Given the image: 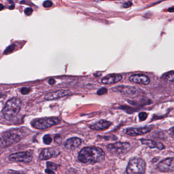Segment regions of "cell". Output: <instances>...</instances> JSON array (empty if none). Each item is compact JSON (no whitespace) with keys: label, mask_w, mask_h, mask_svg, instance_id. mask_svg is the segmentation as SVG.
<instances>
[{"label":"cell","mask_w":174,"mask_h":174,"mask_svg":"<svg viewBox=\"0 0 174 174\" xmlns=\"http://www.w3.org/2000/svg\"><path fill=\"white\" fill-rule=\"evenodd\" d=\"M105 152L101 148L95 146L85 147L80 151L78 159L82 163L93 165L103 161L105 159Z\"/></svg>","instance_id":"1"},{"label":"cell","mask_w":174,"mask_h":174,"mask_svg":"<svg viewBox=\"0 0 174 174\" xmlns=\"http://www.w3.org/2000/svg\"><path fill=\"white\" fill-rule=\"evenodd\" d=\"M26 133L24 130L20 128L13 129L5 132L1 135V147L6 148L17 143L25 137Z\"/></svg>","instance_id":"2"},{"label":"cell","mask_w":174,"mask_h":174,"mask_svg":"<svg viewBox=\"0 0 174 174\" xmlns=\"http://www.w3.org/2000/svg\"><path fill=\"white\" fill-rule=\"evenodd\" d=\"M22 101L18 98H13L5 104L2 111V117L7 120H11L17 117L20 111Z\"/></svg>","instance_id":"3"},{"label":"cell","mask_w":174,"mask_h":174,"mask_svg":"<svg viewBox=\"0 0 174 174\" xmlns=\"http://www.w3.org/2000/svg\"><path fill=\"white\" fill-rule=\"evenodd\" d=\"M146 164L144 160L140 158H133L130 160L127 167V174H144Z\"/></svg>","instance_id":"4"},{"label":"cell","mask_w":174,"mask_h":174,"mask_svg":"<svg viewBox=\"0 0 174 174\" xmlns=\"http://www.w3.org/2000/svg\"><path fill=\"white\" fill-rule=\"evenodd\" d=\"M59 119L56 117H49L37 119L32 122L33 127L37 129H46L60 123Z\"/></svg>","instance_id":"5"},{"label":"cell","mask_w":174,"mask_h":174,"mask_svg":"<svg viewBox=\"0 0 174 174\" xmlns=\"http://www.w3.org/2000/svg\"><path fill=\"white\" fill-rule=\"evenodd\" d=\"M130 148V144L127 142H117L110 143L106 146L107 149L110 153L117 155L126 153Z\"/></svg>","instance_id":"6"},{"label":"cell","mask_w":174,"mask_h":174,"mask_svg":"<svg viewBox=\"0 0 174 174\" xmlns=\"http://www.w3.org/2000/svg\"><path fill=\"white\" fill-rule=\"evenodd\" d=\"M9 159L13 161L29 163L32 160L33 155L30 152L25 151L11 154L9 156Z\"/></svg>","instance_id":"7"},{"label":"cell","mask_w":174,"mask_h":174,"mask_svg":"<svg viewBox=\"0 0 174 174\" xmlns=\"http://www.w3.org/2000/svg\"><path fill=\"white\" fill-rule=\"evenodd\" d=\"M159 171L162 172H166L174 171V158H168L162 160L157 165Z\"/></svg>","instance_id":"8"},{"label":"cell","mask_w":174,"mask_h":174,"mask_svg":"<svg viewBox=\"0 0 174 174\" xmlns=\"http://www.w3.org/2000/svg\"><path fill=\"white\" fill-rule=\"evenodd\" d=\"M60 154L58 150L54 148H46L43 150L39 156V160H46L52 157H56Z\"/></svg>","instance_id":"9"},{"label":"cell","mask_w":174,"mask_h":174,"mask_svg":"<svg viewBox=\"0 0 174 174\" xmlns=\"http://www.w3.org/2000/svg\"><path fill=\"white\" fill-rule=\"evenodd\" d=\"M113 91L120 93L127 96H136L138 93L137 88L134 87L120 86L113 88Z\"/></svg>","instance_id":"10"},{"label":"cell","mask_w":174,"mask_h":174,"mask_svg":"<svg viewBox=\"0 0 174 174\" xmlns=\"http://www.w3.org/2000/svg\"><path fill=\"white\" fill-rule=\"evenodd\" d=\"M151 129L149 127H143L138 128H132L127 129L126 133L130 136H136L142 134H146L151 131Z\"/></svg>","instance_id":"11"},{"label":"cell","mask_w":174,"mask_h":174,"mask_svg":"<svg viewBox=\"0 0 174 174\" xmlns=\"http://www.w3.org/2000/svg\"><path fill=\"white\" fill-rule=\"evenodd\" d=\"M129 81L132 83L139 84L148 85L150 83V80L147 76L143 74H134L129 77Z\"/></svg>","instance_id":"12"},{"label":"cell","mask_w":174,"mask_h":174,"mask_svg":"<svg viewBox=\"0 0 174 174\" xmlns=\"http://www.w3.org/2000/svg\"><path fill=\"white\" fill-rule=\"evenodd\" d=\"M71 92L68 90H59L57 91H53L48 93L45 96V100L50 101L59 99L60 98L63 97L69 94Z\"/></svg>","instance_id":"13"},{"label":"cell","mask_w":174,"mask_h":174,"mask_svg":"<svg viewBox=\"0 0 174 174\" xmlns=\"http://www.w3.org/2000/svg\"><path fill=\"white\" fill-rule=\"evenodd\" d=\"M122 78V76L120 74H110L102 79L101 81L104 84H111L119 82Z\"/></svg>","instance_id":"14"},{"label":"cell","mask_w":174,"mask_h":174,"mask_svg":"<svg viewBox=\"0 0 174 174\" xmlns=\"http://www.w3.org/2000/svg\"><path fill=\"white\" fill-rule=\"evenodd\" d=\"M81 139L77 137H72L67 140L65 144V147L66 149H75L80 146L81 144Z\"/></svg>","instance_id":"15"},{"label":"cell","mask_w":174,"mask_h":174,"mask_svg":"<svg viewBox=\"0 0 174 174\" xmlns=\"http://www.w3.org/2000/svg\"><path fill=\"white\" fill-rule=\"evenodd\" d=\"M140 140L142 144L146 145L151 149L157 148L159 150H162L165 148V146L161 143L156 142L154 140H151V139H141Z\"/></svg>","instance_id":"16"},{"label":"cell","mask_w":174,"mask_h":174,"mask_svg":"<svg viewBox=\"0 0 174 174\" xmlns=\"http://www.w3.org/2000/svg\"><path fill=\"white\" fill-rule=\"evenodd\" d=\"M111 124L112 123L109 121L102 120L90 126V128H91V129L95 130H101L109 128Z\"/></svg>","instance_id":"17"},{"label":"cell","mask_w":174,"mask_h":174,"mask_svg":"<svg viewBox=\"0 0 174 174\" xmlns=\"http://www.w3.org/2000/svg\"><path fill=\"white\" fill-rule=\"evenodd\" d=\"M163 78L167 81L174 83V72H169L163 75Z\"/></svg>","instance_id":"18"},{"label":"cell","mask_w":174,"mask_h":174,"mask_svg":"<svg viewBox=\"0 0 174 174\" xmlns=\"http://www.w3.org/2000/svg\"><path fill=\"white\" fill-rule=\"evenodd\" d=\"M43 141L46 145H50L52 142V139L49 135H46L43 136Z\"/></svg>","instance_id":"19"},{"label":"cell","mask_w":174,"mask_h":174,"mask_svg":"<svg viewBox=\"0 0 174 174\" xmlns=\"http://www.w3.org/2000/svg\"><path fill=\"white\" fill-rule=\"evenodd\" d=\"M46 166L49 169H51V170H55L57 169V165H56L55 163L52 162H46Z\"/></svg>","instance_id":"20"},{"label":"cell","mask_w":174,"mask_h":174,"mask_svg":"<svg viewBox=\"0 0 174 174\" xmlns=\"http://www.w3.org/2000/svg\"><path fill=\"white\" fill-rule=\"evenodd\" d=\"M15 47H16V46H15L14 45H10V46H8V48H7L5 50V51L4 52V54H10V53L14 51V50L15 49Z\"/></svg>","instance_id":"21"},{"label":"cell","mask_w":174,"mask_h":174,"mask_svg":"<svg viewBox=\"0 0 174 174\" xmlns=\"http://www.w3.org/2000/svg\"><path fill=\"white\" fill-rule=\"evenodd\" d=\"M139 117L140 121H144L148 117V114L145 112H142L139 113Z\"/></svg>","instance_id":"22"},{"label":"cell","mask_w":174,"mask_h":174,"mask_svg":"<svg viewBox=\"0 0 174 174\" xmlns=\"http://www.w3.org/2000/svg\"><path fill=\"white\" fill-rule=\"evenodd\" d=\"M30 91H31V90L30 88H27V87H23L20 90V92L22 93V94H23V95L29 94Z\"/></svg>","instance_id":"23"},{"label":"cell","mask_w":174,"mask_h":174,"mask_svg":"<svg viewBox=\"0 0 174 174\" xmlns=\"http://www.w3.org/2000/svg\"><path fill=\"white\" fill-rule=\"evenodd\" d=\"M107 93V89L103 87V88H101L100 90H98L97 91V94L99 96H101L103 94H105Z\"/></svg>","instance_id":"24"},{"label":"cell","mask_w":174,"mask_h":174,"mask_svg":"<svg viewBox=\"0 0 174 174\" xmlns=\"http://www.w3.org/2000/svg\"><path fill=\"white\" fill-rule=\"evenodd\" d=\"M52 5L53 3L50 1H46L43 3V6L45 8H50Z\"/></svg>","instance_id":"25"},{"label":"cell","mask_w":174,"mask_h":174,"mask_svg":"<svg viewBox=\"0 0 174 174\" xmlns=\"http://www.w3.org/2000/svg\"><path fill=\"white\" fill-rule=\"evenodd\" d=\"M24 12H25V14H26V16H30L33 12L32 8H30V7L26 8L25 9V10H24Z\"/></svg>","instance_id":"26"},{"label":"cell","mask_w":174,"mask_h":174,"mask_svg":"<svg viewBox=\"0 0 174 174\" xmlns=\"http://www.w3.org/2000/svg\"><path fill=\"white\" fill-rule=\"evenodd\" d=\"M54 140H55V142L56 143H60L61 142L62 139L60 135H56L55 136Z\"/></svg>","instance_id":"27"},{"label":"cell","mask_w":174,"mask_h":174,"mask_svg":"<svg viewBox=\"0 0 174 174\" xmlns=\"http://www.w3.org/2000/svg\"><path fill=\"white\" fill-rule=\"evenodd\" d=\"M45 172L47 174H55L53 170L49 169V168L46 169V170H45Z\"/></svg>","instance_id":"28"},{"label":"cell","mask_w":174,"mask_h":174,"mask_svg":"<svg viewBox=\"0 0 174 174\" xmlns=\"http://www.w3.org/2000/svg\"><path fill=\"white\" fill-rule=\"evenodd\" d=\"M132 5V3L131 2H128L124 5V7L125 8H129L130 7H131Z\"/></svg>","instance_id":"29"},{"label":"cell","mask_w":174,"mask_h":174,"mask_svg":"<svg viewBox=\"0 0 174 174\" xmlns=\"http://www.w3.org/2000/svg\"><path fill=\"white\" fill-rule=\"evenodd\" d=\"M55 82V81L54 79H49V80L48 83H49V84L53 85V84H54Z\"/></svg>","instance_id":"30"},{"label":"cell","mask_w":174,"mask_h":174,"mask_svg":"<svg viewBox=\"0 0 174 174\" xmlns=\"http://www.w3.org/2000/svg\"><path fill=\"white\" fill-rule=\"evenodd\" d=\"M9 174H25L23 173H20V172H12L9 173Z\"/></svg>","instance_id":"31"},{"label":"cell","mask_w":174,"mask_h":174,"mask_svg":"<svg viewBox=\"0 0 174 174\" xmlns=\"http://www.w3.org/2000/svg\"><path fill=\"white\" fill-rule=\"evenodd\" d=\"M168 11H169V12H171V13L174 12V8H169V9L168 10Z\"/></svg>","instance_id":"32"},{"label":"cell","mask_w":174,"mask_h":174,"mask_svg":"<svg viewBox=\"0 0 174 174\" xmlns=\"http://www.w3.org/2000/svg\"><path fill=\"white\" fill-rule=\"evenodd\" d=\"M14 8V4H13V5H11V6H10L9 7V9H13V8Z\"/></svg>","instance_id":"33"},{"label":"cell","mask_w":174,"mask_h":174,"mask_svg":"<svg viewBox=\"0 0 174 174\" xmlns=\"http://www.w3.org/2000/svg\"><path fill=\"white\" fill-rule=\"evenodd\" d=\"M171 132L172 133V134H174V127L173 128H172V129H171Z\"/></svg>","instance_id":"34"},{"label":"cell","mask_w":174,"mask_h":174,"mask_svg":"<svg viewBox=\"0 0 174 174\" xmlns=\"http://www.w3.org/2000/svg\"><path fill=\"white\" fill-rule=\"evenodd\" d=\"M1 10L3 9V5H2V4H1Z\"/></svg>","instance_id":"35"}]
</instances>
